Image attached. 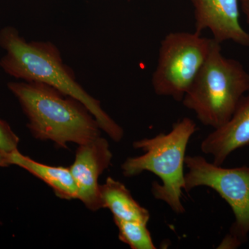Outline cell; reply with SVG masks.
<instances>
[{
    "mask_svg": "<svg viewBox=\"0 0 249 249\" xmlns=\"http://www.w3.org/2000/svg\"><path fill=\"white\" fill-rule=\"evenodd\" d=\"M0 47L6 51L0 60L5 73L16 79L50 85L76 98L89 109L101 130L114 142H121L124 129L103 110L99 101L80 86L71 69L64 63L56 46L50 42H28L17 29L9 26L0 30Z\"/></svg>",
    "mask_w": 249,
    "mask_h": 249,
    "instance_id": "6da1fadb",
    "label": "cell"
},
{
    "mask_svg": "<svg viewBox=\"0 0 249 249\" xmlns=\"http://www.w3.org/2000/svg\"><path fill=\"white\" fill-rule=\"evenodd\" d=\"M7 86L19 101L36 139L67 148L68 142L83 145L101 137L97 121L76 98L37 82H10Z\"/></svg>",
    "mask_w": 249,
    "mask_h": 249,
    "instance_id": "7a4b0ae2",
    "label": "cell"
},
{
    "mask_svg": "<svg viewBox=\"0 0 249 249\" xmlns=\"http://www.w3.org/2000/svg\"><path fill=\"white\" fill-rule=\"evenodd\" d=\"M196 124L183 118L173 124L168 133H160L150 139L133 142V147L144 152L139 157H129L121 165L124 177L132 178L147 171L155 174L161 183L154 181L152 193L156 199L165 202L176 214L186 211L181 202L185 187L186 152Z\"/></svg>",
    "mask_w": 249,
    "mask_h": 249,
    "instance_id": "3957f363",
    "label": "cell"
},
{
    "mask_svg": "<svg viewBox=\"0 0 249 249\" xmlns=\"http://www.w3.org/2000/svg\"><path fill=\"white\" fill-rule=\"evenodd\" d=\"M249 91V73L240 62L226 58L214 40L209 57L182 102L204 125L214 129L227 124Z\"/></svg>",
    "mask_w": 249,
    "mask_h": 249,
    "instance_id": "277c9868",
    "label": "cell"
},
{
    "mask_svg": "<svg viewBox=\"0 0 249 249\" xmlns=\"http://www.w3.org/2000/svg\"><path fill=\"white\" fill-rule=\"evenodd\" d=\"M184 191L197 187L214 190L231 208L235 221L217 249H237L249 235V166L223 168L202 156H186Z\"/></svg>",
    "mask_w": 249,
    "mask_h": 249,
    "instance_id": "5b68a950",
    "label": "cell"
},
{
    "mask_svg": "<svg viewBox=\"0 0 249 249\" xmlns=\"http://www.w3.org/2000/svg\"><path fill=\"white\" fill-rule=\"evenodd\" d=\"M213 38L197 33L171 32L160 42L158 62L152 74L156 94L181 102L209 57Z\"/></svg>",
    "mask_w": 249,
    "mask_h": 249,
    "instance_id": "8992f818",
    "label": "cell"
},
{
    "mask_svg": "<svg viewBox=\"0 0 249 249\" xmlns=\"http://www.w3.org/2000/svg\"><path fill=\"white\" fill-rule=\"evenodd\" d=\"M112 154L109 142L100 137L78 145L70 171L74 179L78 199L92 211L103 209L98 178L111 165Z\"/></svg>",
    "mask_w": 249,
    "mask_h": 249,
    "instance_id": "52a82bcc",
    "label": "cell"
},
{
    "mask_svg": "<svg viewBox=\"0 0 249 249\" xmlns=\"http://www.w3.org/2000/svg\"><path fill=\"white\" fill-rule=\"evenodd\" d=\"M196 32L209 29L216 42L232 41L249 47V34L241 26L240 0H191Z\"/></svg>",
    "mask_w": 249,
    "mask_h": 249,
    "instance_id": "ba28073f",
    "label": "cell"
},
{
    "mask_svg": "<svg viewBox=\"0 0 249 249\" xmlns=\"http://www.w3.org/2000/svg\"><path fill=\"white\" fill-rule=\"evenodd\" d=\"M249 145V91L242 97L230 120L214 129L201 142L203 153L211 155L214 164L222 165L235 150Z\"/></svg>",
    "mask_w": 249,
    "mask_h": 249,
    "instance_id": "9c48e42d",
    "label": "cell"
},
{
    "mask_svg": "<svg viewBox=\"0 0 249 249\" xmlns=\"http://www.w3.org/2000/svg\"><path fill=\"white\" fill-rule=\"evenodd\" d=\"M9 165H16L42 180L60 199H78V192L70 168L42 164L16 150L7 154Z\"/></svg>",
    "mask_w": 249,
    "mask_h": 249,
    "instance_id": "30bf717a",
    "label": "cell"
},
{
    "mask_svg": "<svg viewBox=\"0 0 249 249\" xmlns=\"http://www.w3.org/2000/svg\"><path fill=\"white\" fill-rule=\"evenodd\" d=\"M99 193L103 209L111 211L114 218L147 224L150 212L134 199L124 183L107 178L104 184L100 185Z\"/></svg>",
    "mask_w": 249,
    "mask_h": 249,
    "instance_id": "8fae6325",
    "label": "cell"
},
{
    "mask_svg": "<svg viewBox=\"0 0 249 249\" xmlns=\"http://www.w3.org/2000/svg\"><path fill=\"white\" fill-rule=\"evenodd\" d=\"M119 229V237L121 242L132 249H157L151 234L147 230V224L133 221H124L114 218Z\"/></svg>",
    "mask_w": 249,
    "mask_h": 249,
    "instance_id": "7c38bea8",
    "label": "cell"
},
{
    "mask_svg": "<svg viewBox=\"0 0 249 249\" xmlns=\"http://www.w3.org/2000/svg\"><path fill=\"white\" fill-rule=\"evenodd\" d=\"M19 139L9 124L0 119V150L6 154L18 150Z\"/></svg>",
    "mask_w": 249,
    "mask_h": 249,
    "instance_id": "4fadbf2b",
    "label": "cell"
},
{
    "mask_svg": "<svg viewBox=\"0 0 249 249\" xmlns=\"http://www.w3.org/2000/svg\"><path fill=\"white\" fill-rule=\"evenodd\" d=\"M241 9L247 18V24L249 25V0H240Z\"/></svg>",
    "mask_w": 249,
    "mask_h": 249,
    "instance_id": "5bb4252c",
    "label": "cell"
},
{
    "mask_svg": "<svg viewBox=\"0 0 249 249\" xmlns=\"http://www.w3.org/2000/svg\"><path fill=\"white\" fill-rule=\"evenodd\" d=\"M9 163L8 162L7 154L0 150V167L9 166Z\"/></svg>",
    "mask_w": 249,
    "mask_h": 249,
    "instance_id": "9a60e30c",
    "label": "cell"
}]
</instances>
